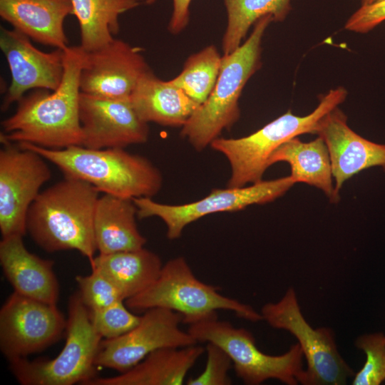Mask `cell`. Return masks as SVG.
Wrapping results in <instances>:
<instances>
[{
	"label": "cell",
	"mask_w": 385,
	"mask_h": 385,
	"mask_svg": "<svg viewBox=\"0 0 385 385\" xmlns=\"http://www.w3.org/2000/svg\"><path fill=\"white\" fill-rule=\"evenodd\" d=\"M56 165L65 176L93 185L99 192L127 197H151L163 185L160 171L146 158L124 148L91 149L72 145L48 149L29 143H18Z\"/></svg>",
	"instance_id": "cell-3"
},
{
	"label": "cell",
	"mask_w": 385,
	"mask_h": 385,
	"mask_svg": "<svg viewBox=\"0 0 385 385\" xmlns=\"http://www.w3.org/2000/svg\"><path fill=\"white\" fill-rule=\"evenodd\" d=\"M278 162H286L291 168L294 182L304 183L321 190L332 203L339 200L333 185V175L327 147L318 136L309 142L298 137L281 145L270 156L269 167Z\"/></svg>",
	"instance_id": "cell-23"
},
{
	"label": "cell",
	"mask_w": 385,
	"mask_h": 385,
	"mask_svg": "<svg viewBox=\"0 0 385 385\" xmlns=\"http://www.w3.org/2000/svg\"><path fill=\"white\" fill-rule=\"evenodd\" d=\"M377 0H361V4H368L373 3Z\"/></svg>",
	"instance_id": "cell-34"
},
{
	"label": "cell",
	"mask_w": 385,
	"mask_h": 385,
	"mask_svg": "<svg viewBox=\"0 0 385 385\" xmlns=\"http://www.w3.org/2000/svg\"><path fill=\"white\" fill-rule=\"evenodd\" d=\"M102 339L90 310L76 293L69 300L66 342L59 354L48 359L13 360L10 370L23 385H86L96 377L95 361Z\"/></svg>",
	"instance_id": "cell-7"
},
{
	"label": "cell",
	"mask_w": 385,
	"mask_h": 385,
	"mask_svg": "<svg viewBox=\"0 0 385 385\" xmlns=\"http://www.w3.org/2000/svg\"><path fill=\"white\" fill-rule=\"evenodd\" d=\"M356 347L366 356L363 367L354 374V385H379L385 380V335L364 334L356 340Z\"/></svg>",
	"instance_id": "cell-28"
},
{
	"label": "cell",
	"mask_w": 385,
	"mask_h": 385,
	"mask_svg": "<svg viewBox=\"0 0 385 385\" xmlns=\"http://www.w3.org/2000/svg\"><path fill=\"white\" fill-rule=\"evenodd\" d=\"M138 208L133 199L104 193L98 197L93 231L99 254L107 255L144 247L146 238L138 229Z\"/></svg>",
	"instance_id": "cell-22"
},
{
	"label": "cell",
	"mask_w": 385,
	"mask_h": 385,
	"mask_svg": "<svg viewBox=\"0 0 385 385\" xmlns=\"http://www.w3.org/2000/svg\"><path fill=\"white\" fill-rule=\"evenodd\" d=\"M205 348L196 344L158 349L130 370L110 377H94L86 385H180Z\"/></svg>",
	"instance_id": "cell-20"
},
{
	"label": "cell",
	"mask_w": 385,
	"mask_h": 385,
	"mask_svg": "<svg viewBox=\"0 0 385 385\" xmlns=\"http://www.w3.org/2000/svg\"><path fill=\"white\" fill-rule=\"evenodd\" d=\"M130 100L141 120L169 127H183L200 106L170 80L158 78L152 70L140 78Z\"/></svg>",
	"instance_id": "cell-21"
},
{
	"label": "cell",
	"mask_w": 385,
	"mask_h": 385,
	"mask_svg": "<svg viewBox=\"0 0 385 385\" xmlns=\"http://www.w3.org/2000/svg\"><path fill=\"white\" fill-rule=\"evenodd\" d=\"M150 71L141 48L114 38L97 50L85 51L81 92L109 98H130L140 78Z\"/></svg>",
	"instance_id": "cell-16"
},
{
	"label": "cell",
	"mask_w": 385,
	"mask_h": 385,
	"mask_svg": "<svg viewBox=\"0 0 385 385\" xmlns=\"http://www.w3.org/2000/svg\"><path fill=\"white\" fill-rule=\"evenodd\" d=\"M27 36L12 29L1 27L0 48L11 76L1 106L6 111L28 91L35 89L55 91L64 73L63 50L44 52L34 46Z\"/></svg>",
	"instance_id": "cell-14"
},
{
	"label": "cell",
	"mask_w": 385,
	"mask_h": 385,
	"mask_svg": "<svg viewBox=\"0 0 385 385\" xmlns=\"http://www.w3.org/2000/svg\"><path fill=\"white\" fill-rule=\"evenodd\" d=\"M90 265L114 283L125 301L148 288L158 277L163 265L158 255L144 247L99 254Z\"/></svg>",
	"instance_id": "cell-24"
},
{
	"label": "cell",
	"mask_w": 385,
	"mask_h": 385,
	"mask_svg": "<svg viewBox=\"0 0 385 385\" xmlns=\"http://www.w3.org/2000/svg\"><path fill=\"white\" fill-rule=\"evenodd\" d=\"M124 302L119 301L104 309L90 312L93 325L102 338H117L139 323L141 315L134 314Z\"/></svg>",
	"instance_id": "cell-30"
},
{
	"label": "cell",
	"mask_w": 385,
	"mask_h": 385,
	"mask_svg": "<svg viewBox=\"0 0 385 385\" xmlns=\"http://www.w3.org/2000/svg\"><path fill=\"white\" fill-rule=\"evenodd\" d=\"M347 97L344 87L332 88L322 96L309 114L299 116L291 110L255 133L239 138H217L210 147L225 156L231 169L227 187L241 188L262 180L268 160L281 145L300 135L316 134L322 118L339 107Z\"/></svg>",
	"instance_id": "cell-5"
},
{
	"label": "cell",
	"mask_w": 385,
	"mask_h": 385,
	"mask_svg": "<svg viewBox=\"0 0 385 385\" xmlns=\"http://www.w3.org/2000/svg\"><path fill=\"white\" fill-rule=\"evenodd\" d=\"M157 0H145L148 5ZM173 11L168 23V29L173 34H178L188 25L190 21V6L192 0H172Z\"/></svg>",
	"instance_id": "cell-33"
},
{
	"label": "cell",
	"mask_w": 385,
	"mask_h": 385,
	"mask_svg": "<svg viewBox=\"0 0 385 385\" xmlns=\"http://www.w3.org/2000/svg\"><path fill=\"white\" fill-rule=\"evenodd\" d=\"M385 21V0L361 4L347 19L345 29L366 34Z\"/></svg>",
	"instance_id": "cell-32"
},
{
	"label": "cell",
	"mask_w": 385,
	"mask_h": 385,
	"mask_svg": "<svg viewBox=\"0 0 385 385\" xmlns=\"http://www.w3.org/2000/svg\"><path fill=\"white\" fill-rule=\"evenodd\" d=\"M143 313L133 329L117 338L101 341L96 366L123 373L158 349L197 344L188 331L180 328L183 317L179 313L160 307L151 308Z\"/></svg>",
	"instance_id": "cell-13"
},
{
	"label": "cell",
	"mask_w": 385,
	"mask_h": 385,
	"mask_svg": "<svg viewBox=\"0 0 385 385\" xmlns=\"http://www.w3.org/2000/svg\"><path fill=\"white\" fill-rule=\"evenodd\" d=\"M133 1L140 3L141 1H145V0H133Z\"/></svg>",
	"instance_id": "cell-35"
},
{
	"label": "cell",
	"mask_w": 385,
	"mask_h": 385,
	"mask_svg": "<svg viewBox=\"0 0 385 385\" xmlns=\"http://www.w3.org/2000/svg\"><path fill=\"white\" fill-rule=\"evenodd\" d=\"M272 21L270 15L260 19L250 36L237 48L222 55L213 90L181 127L180 135L195 150L205 149L239 120L240 97L247 82L262 66V41Z\"/></svg>",
	"instance_id": "cell-4"
},
{
	"label": "cell",
	"mask_w": 385,
	"mask_h": 385,
	"mask_svg": "<svg viewBox=\"0 0 385 385\" xmlns=\"http://www.w3.org/2000/svg\"><path fill=\"white\" fill-rule=\"evenodd\" d=\"M64 73L55 91L35 89L18 102L16 112L1 122L0 139L29 143L48 149L81 145L79 118L80 76L85 51L64 50Z\"/></svg>",
	"instance_id": "cell-1"
},
{
	"label": "cell",
	"mask_w": 385,
	"mask_h": 385,
	"mask_svg": "<svg viewBox=\"0 0 385 385\" xmlns=\"http://www.w3.org/2000/svg\"><path fill=\"white\" fill-rule=\"evenodd\" d=\"M66 324L56 304L13 292L0 309V349L9 361L28 357L56 342Z\"/></svg>",
	"instance_id": "cell-12"
},
{
	"label": "cell",
	"mask_w": 385,
	"mask_h": 385,
	"mask_svg": "<svg viewBox=\"0 0 385 385\" xmlns=\"http://www.w3.org/2000/svg\"><path fill=\"white\" fill-rule=\"evenodd\" d=\"M317 135L327 147L337 195L347 180L364 170L379 166L385 171V144L376 143L354 132L339 107L322 118Z\"/></svg>",
	"instance_id": "cell-17"
},
{
	"label": "cell",
	"mask_w": 385,
	"mask_h": 385,
	"mask_svg": "<svg viewBox=\"0 0 385 385\" xmlns=\"http://www.w3.org/2000/svg\"><path fill=\"white\" fill-rule=\"evenodd\" d=\"M80 27L81 46L87 52L111 41L120 30L119 18L136 8L133 0H71Z\"/></svg>",
	"instance_id": "cell-25"
},
{
	"label": "cell",
	"mask_w": 385,
	"mask_h": 385,
	"mask_svg": "<svg viewBox=\"0 0 385 385\" xmlns=\"http://www.w3.org/2000/svg\"><path fill=\"white\" fill-rule=\"evenodd\" d=\"M188 332L198 342H211L230 357L235 374L245 384L258 385L270 379L288 385L304 384V354L298 343L281 355L261 351L250 332L236 328L217 314L188 325Z\"/></svg>",
	"instance_id": "cell-8"
},
{
	"label": "cell",
	"mask_w": 385,
	"mask_h": 385,
	"mask_svg": "<svg viewBox=\"0 0 385 385\" xmlns=\"http://www.w3.org/2000/svg\"><path fill=\"white\" fill-rule=\"evenodd\" d=\"M79 118L81 145L88 148H125L148 139V123L138 115L130 98H109L81 92Z\"/></svg>",
	"instance_id": "cell-15"
},
{
	"label": "cell",
	"mask_w": 385,
	"mask_h": 385,
	"mask_svg": "<svg viewBox=\"0 0 385 385\" xmlns=\"http://www.w3.org/2000/svg\"><path fill=\"white\" fill-rule=\"evenodd\" d=\"M222 57L215 46H207L191 54L185 61L181 72L170 81L200 105L207 100L215 87Z\"/></svg>",
	"instance_id": "cell-27"
},
{
	"label": "cell",
	"mask_w": 385,
	"mask_h": 385,
	"mask_svg": "<svg viewBox=\"0 0 385 385\" xmlns=\"http://www.w3.org/2000/svg\"><path fill=\"white\" fill-rule=\"evenodd\" d=\"M133 312H143L160 307L179 313L188 325L217 314L220 309L233 312L250 321L262 320L251 306L222 295L216 286L199 280L183 257H177L163 265L157 279L145 290L125 301Z\"/></svg>",
	"instance_id": "cell-6"
},
{
	"label": "cell",
	"mask_w": 385,
	"mask_h": 385,
	"mask_svg": "<svg viewBox=\"0 0 385 385\" xmlns=\"http://www.w3.org/2000/svg\"><path fill=\"white\" fill-rule=\"evenodd\" d=\"M72 14L71 0H0V16L14 29L62 50L68 46L64 21Z\"/></svg>",
	"instance_id": "cell-19"
},
{
	"label": "cell",
	"mask_w": 385,
	"mask_h": 385,
	"mask_svg": "<svg viewBox=\"0 0 385 385\" xmlns=\"http://www.w3.org/2000/svg\"><path fill=\"white\" fill-rule=\"evenodd\" d=\"M296 183L291 175L262 180L241 188L213 189L206 197L190 203L167 205L157 202L151 197H135L139 219L150 217L160 218L166 225L169 240L179 238L189 224L216 212H233L252 205L270 202L286 193Z\"/></svg>",
	"instance_id": "cell-10"
},
{
	"label": "cell",
	"mask_w": 385,
	"mask_h": 385,
	"mask_svg": "<svg viewBox=\"0 0 385 385\" xmlns=\"http://www.w3.org/2000/svg\"><path fill=\"white\" fill-rule=\"evenodd\" d=\"M205 351L207 361L203 371L187 381L188 385H230L228 374L232 361L228 354L215 344L207 342Z\"/></svg>",
	"instance_id": "cell-31"
},
{
	"label": "cell",
	"mask_w": 385,
	"mask_h": 385,
	"mask_svg": "<svg viewBox=\"0 0 385 385\" xmlns=\"http://www.w3.org/2000/svg\"><path fill=\"white\" fill-rule=\"evenodd\" d=\"M272 327L290 332L298 341L307 361L305 385H340L354 376L339 354L329 328L313 329L299 306L296 292L289 288L277 302L265 304L260 312Z\"/></svg>",
	"instance_id": "cell-9"
},
{
	"label": "cell",
	"mask_w": 385,
	"mask_h": 385,
	"mask_svg": "<svg viewBox=\"0 0 385 385\" xmlns=\"http://www.w3.org/2000/svg\"><path fill=\"white\" fill-rule=\"evenodd\" d=\"M91 270L90 274L78 275L75 278L80 297L90 312L104 309L119 301H125L118 287L106 275L97 268Z\"/></svg>",
	"instance_id": "cell-29"
},
{
	"label": "cell",
	"mask_w": 385,
	"mask_h": 385,
	"mask_svg": "<svg viewBox=\"0 0 385 385\" xmlns=\"http://www.w3.org/2000/svg\"><path fill=\"white\" fill-rule=\"evenodd\" d=\"M227 26L222 40L223 55L229 54L242 43L250 29L262 17L271 16L273 21H283L292 10V0H222Z\"/></svg>",
	"instance_id": "cell-26"
},
{
	"label": "cell",
	"mask_w": 385,
	"mask_h": 385,
	"mask_svg": "<svg viewBox=\"0 0 385 385\" xmlns=\"http://www.w3.org/2000/svg\"><path fill=\"white\" fill-rule=\"evenodd\" d=\"M99 192L86 181L64 175L30 206L27 232L47 252L76 250L91 264L97 250L93 221Z\"/></svg>",
	"instance_id": "cell-2"
},
{
	"label": "cell",
	"mask_w": 385,
	"mask_h": 385,
	"mask_svg": "<svg viewBox=\"0 0 385 385\" xmlns=\"http://www.w3.org/2000/svg\"><path fill=\"white\" fill-rule=\"evenodd\" d=\"M0 230L2 237L24 236L29 209L51 177L38 153L0 139Z\"/></svg>",
	"instance_id": "cell-11"
},
{
	"label": "cell",
	"mask_w": 385,
	"mask_h": 385,
	"mask_svg": "<svg viewBox=\"0 0 385 385\" xmlns=\"http://www.w3.org/2000/svg\"><path fill=\"white\" fill-rule=\"evenodd\" d=\"M0 264L14 289L23 296L56 304L59 284L53 272L54 262L30 252L23 236L2 237L0 242Z\"/></svg>",
	"instance_id": "cell-18"
}]
</instances>
